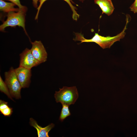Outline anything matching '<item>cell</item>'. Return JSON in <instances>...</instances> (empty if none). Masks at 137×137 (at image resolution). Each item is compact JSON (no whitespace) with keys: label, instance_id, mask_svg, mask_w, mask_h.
<instances>
[{"label":"cell","instance_id":"cell-17","mask_svg":"<svg viewBox=\"0 0 137 137\" xmlns=\"http://www.w3.org/2000/svg\"><path fill=\"white\" fill-rule=\"evenodd\" d=\"M32 1L34 7L36 8L38 7V3L39 0H32Z\"/></svg>","mask_w":137,"mask_h":137},{"label":"cell","instance_id":"cell-11","mask_svg":"<svg viewBox=\"0 0 137 137\" xmlns=\"http://www.w3.org/2000/svg\"><path fill=\"white\" fill-rule=\"evenodd\" d=\"M16 5L12 3L7 2L3 0H0V10L1 11L8 13L11 11L18 12L19 8H15Z\"/></svg>","mask_w":137,"mask_h":137},{"label":"cell","instance_id":"cell-7","mask_svg":"<svg viewBox=\"0 0 137 137\" xmlns=\"http://www.w3.org/2000/svg\"><path fill=\"white\" fill-rule=\"evenodd\" d=\"M15 71L22 88L29 87L32 75L31 69L19 66L15 69Z\"/></svg>","mask_w":137,"mask_h":137},{"label":"cell","instance_id":"cell-16","mask_svg":"<svg viewBox=\"0 0 137 137\" xmlns=\"http://www.w3.org/2000/svg\"><path fill=\"white\" fill-rule=\"evenodd\" d=\"M131 11L134 13H137V0H135L134 3L129 8Z\"/></svg>","mask_w":137,"mask_h":137},{"label":"cell","instance_id":"cell-14","mask_svg":"<svg viewBox=\"0 0 137 137\" xmlns=\"http://www.w3.org/2000/svg\"><path fill=\"white\" fill-rule=\"evenodd\" d=\"M0 91L1 92L6 94L9 98L13 100L7 85L5 81L3 80L1 76H0Z\"/></svg>","mask_w":137,"mask_h":137},{"label":"cell","instance_id":"cell-3","mask_svg":"<svg viewBox=\"0 0 137 137\" xmlns=\"http://www.w3.org/2000/svg\"><path fill=\"white\" fill-rule=\"evenodd\" d=\"M26 11L19 9L16 12L11 11L8 13L7 18L0 26L1 31H4L7 27H15L16 26L22 27L26 34H27L25 27V13Z\"/></svg>","mask_w":137,"mask_h":137},{"label":"cell","instance_id":"cell-8","mask_svg":"<svg viewBox=\"0 0 137 137\" xmlns=\"http://www.w3.org/2000/svg\"><path fill=\"white\" fill-rule=\"evenodd\" d=\"M29 123L31 126L36 129L38 137H49L48 132L55 126L54 124L51 123L44 127H42L32 118H30Z\"/></svg>","mask_w":137,"mask_h":137},{"label":"cell","instance_id":"cell-4","mask_svg":"<svg viewBox=\"0 0 137 137\" xmlns=\"http://www.w3.org/2000/svg\"><path fill=\"white\" fill-rule=\"evenodd\" d=\"M5 82L11 96L16 99L21 98V90L22 88L16 75L15 69L11 67L8 71L5 73Z\"/></svg>","mask_w":137,"mask_h":137},{"label":"cell","instance_id":"cell-5","mask_svg":"<svg viewBox=\"0 0 137 137\" xmlns=\"http://www.w3.org/2000/svg\"><path fill=\"white\" fill-rule=\"evenodd\" d=\"M19 66L30 69L41 63L37 60L32 55L30 49L26 48L20 54Z\"/></svg>","mask_w":137,"mask_h":137},{"label":"cell","instance_id":"cell-13","mask_svg":"<svg viewBox=\"0 0 137 137\" xmlns=\"http://www.w3.org/2000/svg\"><path fill=\"white\" fill-rule=\"evenodd\" d=\"M59 119L62 122L67 117L71 115L69 108V106L65 104H62Z\"/></svg>","mask_w":137,"mask_h":137},{"label":"cell","instance_id":"cell-18","mask_svg":"<svg viewBox=\"0 0 137 137\" xmlns=\"http://www.w3.org/2000/svg\"><path fill=\"white\" fill-rule=\"evenodd\" d=\"M79 1L81 2H83L84 1V0H78Z\"/></svg>","mask_w":137,"mask_h":137},{"label":"cell","instance_id":"cell-1","mask_svg":"<svg viewBox=\"0 0 137 137\" xmlns=\"http://www.w3.org/2000/svg\"><path fill=\"white\" fill-rule=\"evenodd\" d=\"M128 18L126 25L123 31L115 36L104 37L99 35L98 33H95L94 35L92 38L90 39H87L84 37L83 35L81 33H76L75 38L74 40L75 41H81L80 43L84 42H94L103 49L110 48L115 42L119 41L121 39L124 38L126 34L125 31L127 29L126 26L128 22Z\"/></svg>","mask_w":137,"mask_h":137},{"label":"cell","instance_id":"cell-10","mask_svg":"<svg viewBox=\"0 0 137 137\" xmlns=\"http://www.w3.org/2000/svg\"><path fill=\"white\" fill-rule=\"evenodd\" d=\"M47 0H39L40 4L37 8V11L35 17V20H36L38 18V14L40 8L43 3ZM66 2L70 6L72 11V18L73 20L77 21L79 18V15L76 11V7L73 5L72 3L74 4L72 0H63Z\"/></svg>","mask_w":137,"mask_h":137},{"label":"cell","instance_id":"cell-15","mask_svg":"<svg viewBox=\"0 0 137 137\" xmlns=\"http://www.w3.org/2000/svg\"><path fill=\"white\" fill-rule=\"evenodd\" d=\"M4 1H9L11 2H12L14 4L16 5L20 9H22L27 11V7L24 6L22 5L21 4L20 0H3Z\"/></svg>","mask_w":137,"mask_h":137},{"label":"cell","instance_id":"cell-6","mask_svg":"<svg viewBox=\"0 0 137 137\" xmlns=\"http://www.w3.org/2000/svg\"><path fill=\"white\" fill-rule=\"evenodd\" d=\"M31 43L32 46L30 49L34 57L41 63L45 62L47 60V54L41 41H35Z\"/></svg>","mask_w":137,"mask_h":137},{"label":"cell","instance_id":"cell-9","mask_svg":"<svg viewBox=\"0 0 137 137\" xmlns=\"http://www.w3.org/2000/svg\"><path fill=\"white\" fill-rule=\"evenodd\" d=\"M94 2L99 6L103 13L110 16L113 12L114 8L111 0H94Z\"/></svg>","mask_w":137,"mask_h":137},{"label":"cell","instance_id":"cell-12","mask_svg":"<svg viewBox=\"0 0 137 137\" xmlns=\"http://www.w3.org/2000/svg\"><path fill=\"white\" fill-rule=\"evenodd\" d=\"M13 109L10 107L8 102L0 100V112L5 116L10 117L13 112Z\"/></svg>","mask_w":137,"mask_h":137},{"label":"cell","instance_id":"cell-2","mask_svg":"<svg viewBox=\"0 0 137 137\" xmlns=\"http://www.w3.org/2000/svg\"><path fill=\"white\" fill-rule=\"evenodd\" d=\"M78 93L76 86L63 87L59 88L58 91H55L54 97L57 102L69 106L75 104L78 97Z\"/></svg>","mask_w":137,"mask_h":137}]
</instances>
